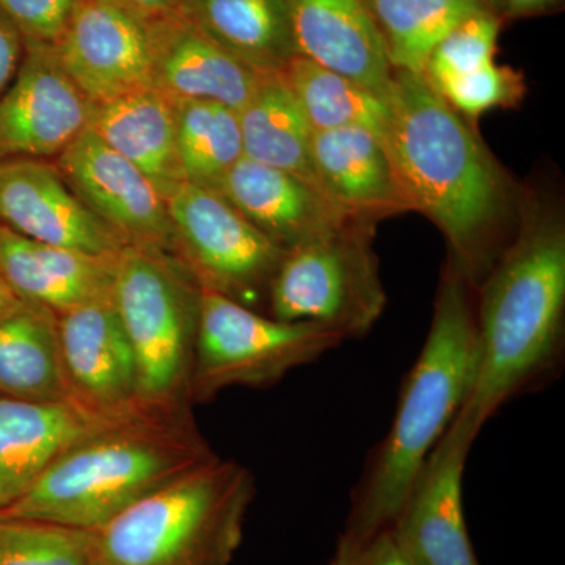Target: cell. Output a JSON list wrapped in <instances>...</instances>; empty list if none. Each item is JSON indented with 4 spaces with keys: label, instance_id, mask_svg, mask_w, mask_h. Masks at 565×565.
<instances>
[{
    "label": "cell",
    "instance_id": "1",
    "mask_svg": "<svg viewBox=\"0 0 565 565\" xmlns=\"http://www.w3.org/2000/svg\"><path fill=\"white\" fill-rule=\"evenodd\" d=\"M386 104L382 139L412 211L440 228L449 262L478 289L511 243L504 174L423 74L394 71Z\"/></svg>",
    "mask_w": 565,
    "mask_h": 565
},
{
    "label": "cell",
    "instance_id": "2",
    "mask_svg": "<svg viewBox=\"0 0 565 565\" xmlns=\"http://www.w3.org/2000/svg\"><path fill=\"white\" fill-rule=\"evenodd\" d=\"M478 370L451 426L470 440L505 404L557 377L565 353V226L531 204L476 289Z\"/></svg>",
    "mask_w": 565,
    "mask_h": 565
},
{
    "label": "cell",
    "instance_id": "3",
    "mask_svg": "<svg viewBox=\"0 0 565 565\" xmlns=\"http://www.w3.org/2000/svg\"><path fill=\"white\" fill-rule=\"evenodd\" d=\"M476 288L446 262L429 333L405 379L396 415L352 492L337 548L392 530L416 476L467 403L478 370Z\"/></svg>",
    "mask_w": 565,
    "mask_h": 565
},
{
    "label": "cell",
    "instance_id": "4",
    "mask_svg": "<svg viewBox=\"0 0 565 565\" xmlns=\"http://www.w3.org/2000/svg\"><path fill=\"white\" fill-rule=\"evenodd\" d=\"M215 456L191 411L147 412L74 445L0 516L98 530Z\"/></svg>",
    "mask_w": 565,
    "mask_h": 565
},
{
    "label": "cell",
    "instance_id": "5",
    "mask_svg": "<svg viewBox=\"0 0 565 565\" xmlns=\"http://www.w3.org/2000/svg\"><path fill=\"white\" fill-rule=\"evenodd\" d=\"M256 484L215 456L92 531L90 565H232Z\"/></svg>",
    "mask_w": 565,
    "mask_h": 565
},
{
    "label": "cell",
    "instance_id": "6",
    "mask_svg": "<svg viewBox=\"0 0 565 565\" xmlns=\"http://www.w3.org/2000/svg\"><path fill=\"white\" fill-rule=\"evenodd\" d=\"M199 282L167 253L125 247L115 269L114 302L137 364L145 411H191L189 385L200 311Z\"/></svg>",
    "mask_w": 565,
    "mask_h": 565
},
{
    "label": "cell",
    "instance_id": "7",
    "mask_svg": "<svg viewBox=\"0 0 565 565\" xmlns=\"http://www.w3.org/2000/svg\"><path fill=\"white\" fill-rule=\"evenodd\" d=\"M374 225L353 223L286 250L267 294V315L321 327L343 341L370 333L386 307Z\"/></svg>",
    "mask_w": 565,
    "mask_h": 565
},
{
    "label": "cell",
    "instance_id": "8",
    "mask_svg": "<svg viewBox=\"0 0 565 565\" xmlns=\"http://www.w3.org/2000/svg\"><path fill=\"white\" fill-rule=\"evenodd\" d=\"M343 343L321 327L278 321L202 288L189 403H207L234 386L266 388Z\"/></svg>",
    "mask_w": 565,
    "mask_h": 565
},
{
    "label": "cell",
    "instance_id": "9",
    "mask_svg": "<svg viewBox=\"0 0 565 565\" xmlns=\"http://www.w3.org/2000/svg\"><path fill=\"white\" fill-rule=\"evenodd\" d=\"M177 258L200 288L245 307L267 303L285 248L241 214L221 193L182 182L169 199Z\"/></svg>",
    "mask_w": 565,
    "mask_h": 565
},
{
    "label": "cell",
    "instance_id": "10",
    "mask_svg": "<svg viewBox=\"0 0 565 565\" xmlns=\"http://www.w3.org/2000/svg\"><path fill=\"white\" fill-rule=\"evenodd\" d=\"M54 162L74 193L125 247L177 258L166 196L147 174L90 129H85Z\"/></svg>",
    "mask_w": 565,
    "mask_h": 565
},
{
    "label": "cell",
    "instance_id": "11",
    "mask_svg": "<svg viewBox=\"0 0 565 565\" xmlns=\"http://www.w3.org/2000/svg\"><path fill=\"white\" fill-rule=\"evenodd\" d=\"M90 103L52 44L24 43L20 66L0 96V161L57 159L88 126Z\"/></svg>",
    "mask_w": 565,
    "mask_h": 565
},
{
    "label": "cell",
    "instance_id": "12",
    "mask_svg": "<svg viewBox=\"0 0 565 565\" xmlns=\"http://www.w3.org/2000/svg\"><path fill=\"white\" fill-rule=\"evenodd\" d=\"M54 47L88 103L152 87L150 22L117 0H79Z\"/></svg>",
    "mask_w": 565,
    "mask_h": 565
},
{
    "label": "cell",
    "instance_id": "13",
    "mask_svg": "<svg viewBox=\"0 0 565 565\" xmlns=\"http://www.w3.org/2000/svg\"><path fill=\"white\" fill-rule=\"evenodd\" d=\"M55 316L63 366L76 403L106 418L150 412L139 401L136 359L114 292Z\"/></svg>",
    "mask_w": 565,
    "mask_h": 565
},
{
    "label": "cell",
    "instance_id": "14",
    "mask_svg": "<svg viewBox=\"0 0 565 565\" xmlns=\"http://www.w3.org/2000/svg\"><path fill=\"white\" fill-rule=\"evenodd\" d=\"M475 441L449 426L392 527L415 565H479L463 512V471Z\"/></svg>",
    "mask_w": 565,
    "mask_h": 565
},
{
    "label": "cell",
    "instance_id": "15",
    "mask_svg": "<svg viewBox=\"0 0 565 565\" xmlns=\"http://www.w3.org/2000/svg\"><path fill=\"white\" fill-rule=\"evenodd\" d=\"M0 225L36 243L114 256L118 237L74 193L54 161H0Z\"/></svg>",
    "mask_w": 565,
    "mask_h": 565
},
{
    "label": "cell",
    "instance_id": "16",
    "mask_svg": "<svg viewBox=\"0 0 565 565\" xmlns=\"http://www.w3.org/2000/svg\"><path fill=\"white\" fill-rule=\"evenodd\" d=\"M151 84L173 104L210 102L239 111L264 74L234 57L184 14L150 22Z\"/></svg>",
    "mask_w": 565,
    "mask_h": 565
},
{
    "label": "cell",
    "instance_id": "17",
    "mask_svg": "<svg viewBox=\"0 0 565 565\" xmlns=\"http://www.w3.org/2000/svg\"><path fill=\"white\" fill-rule=\"evenodd\" d=\"M294 54L370 88L386 102L393 66L364 0H285Z\"/></svg>",
    "mask_w": 565,
    "mask_h": 565
},
{
    "label": "cell",
    "instance_id": "18",
    "mask_svg": "<svg viewBox=\"0 0 565 565\" xmlns=\"http://www.w3.org/2000/svg\"><path fill=\"white\" fill-rule=\"evenodd\" d=\"M218 193L285 250L370 222L341 210L299 178L247 158L230 170Z\"/></svg>",
    "mask_w": 565,
    "mask_h": 565
},
{
    "label": "cell",
    "instance_id": "19",
    "mask_svg": "<svg viewBox=\"0 0 565 565\" xmlns=\"http://www.w3.org/2000/svg\"><path fill=\"white\" fill-rule=\"evenodd\" d=\"M129 418H106L74 404L0 396V509L28 492L74 445Z\"/></svg>",
    "mask_w": 565,
    "mask_h": 565
},
{
    "label": "cell",
    "instance_id": "20",
    "mask_svg": "<svg viewBox=\"0 0 565 565\" xmlns=\"http://www.w3.org/2000/svg\"><path fill=\"white\" fill-rule=\"evenodd\" d=\"M313 166L330 202L363 221L412 211L381 136L364 128L315 131Z\"/></svg>",
    "mask_w": 565,
    "mask_h": 565
},
{
    "label": "cell",
    "instance_id": "21",
    "mask_svg": "<svg viewBox=\"0 0 565 565\" xmlns=\"http://www.w3.org/2000/svg\"><path fill=\"white\" fill-rule=\"evenodd\" d=\"M118 255H92L36 243L0 225L3 280L21 300L47 308L54 315L114 292Z\"/></svg>",
    "mask_w": 565,
    "mask_h": 565
},
{
    "label": "cell",
    "instance_id": "22",
    "mask_svg": "<svg viewBox=\"0 0 565 565\" xmlns=\"http://www.w3.org/2000/svg\"><path fill=\"white\" fill-rule=\"evenodd\" d=\"M87 129L147 174L166 199L185 182L178 158L174 106L156 88L90 103Z\"/></svg>",
    "mask_w": 565,
    "mask_h": 565
},
{
    "label": "cell",
    "instance_id": "23",
    "mask_svg": "<svg viewBox=\"0 0 565 565\" xmlns=\"http://www.w3.org/2000/svg\"><path fill=\"white\" fill-rule=\"evenodd\" d=\"M0 396L79 405L63 366L57 316L47 308L22 300L0 319Z\"/></svg>",
    "mask_w": 565,
    "mask_h": 565
},
{
    "label": "cell",
    "instance_id": "24",
    "mask_svg": "<svg viewBox=\"0 0 565 565\" xmlns=\"http://www.w3.org/2000/svg\"><path fill=\"white\" fill-rule=\"evenodd\" d=\"M237 115L244 158L292 174L322 192L311 154L313 128L277 73L264 74Z\"/></svg>",
    "mask_w": 565,
    "mask_h": 565
},
{
    "label": "cell",
    "instance_id": "25",
    "mask_svg": "<svg viewBox=\"0 0 565 565\" xmlns=\"http://www.w3.org/2000/svg\"><path fill=\"white\" fill-rule=\"evenodd\" d=\"M181 13L259 73H278L296 55L285 0H184Z\"/></svg>",
    "mask_w": 565,
    "mask_h": 565
},
{
    "label": "cell",
    "instance_id": "26",
    "mask_svg": "<svg viewBox=\"0 0 565 565\" xmlns=\"http://www.w3.org/2000/svg\"><path fill=\"white\" fill-rule=\"evenodd\" d=\"M277 74L313 131L356 126L384 137L388 104L377 93L299 55L289 58Z\"/></svg>",
    "mask_w": 565,
    "mask_h": 565
},
{
    "label": "cell",
    "instance_id": "27",
    "mask_svg": "<svg viewBox=\"0 0 565 565\" xmlns=\"http://www.w3.org/2000/svg\"><path fill=\"white\" fill-rule=\"evenodd\" d=\"M394 71L423 74L438 43L457 24L490 9L487 0H364ZM492 10V9H490Z\"/></svg>",
    "mask_w": 565,
    "mask_h": 565
},
{
    "label": "cell",
    "instance_id": "28",
    "mask_svg": "<svg viewBox=\"0 0 565 565\" xmlns=\"http://www.w3.org/2000/svg\"><path fill=\"white\" fill-rule=\"evenodd\" d=\"M173 106L184 181L218 192L226 174L244 158L239 115L218 103L185 102Z\"/></svg>",
    "mask_w": 565,
    "mask_h": 565
},
{
    "label": "cell",
    "instance_id": "29",
    "mask_svg": "<svg viewBox=\"0 0 565 565\" xmlns=\"http://www.w3.org/2000/svg\"><path fill=\"white\" fill-rule=\"evenodd\" d=\"M92 531L0 516V565H90Z\"/></svg>",
    "mask_w": 565,
    "mask_h": 565
},
{
    "label": "cell",
    "instance_id": "30",
    "mask_svg": "<svg viewBox=\"0 0 565 565\" xmlns=\"http://www.w3.org/2000/svg\"><path fill=\"white\" fill-rule=\"evenodd\" d=\"M501 21L497 11L486 9L457 24L435 46L424 66V79L438 88L445 82L493 62Z\"/></svg>",
    "mask_w": 565,
    "mask_h": 565
},
{
    "label": "cell",
    "instance_id": "31",
    "mask_svg": "<svg viewBox=\"0 0 565 565\" xmlns=\"http://www.w3.org/2000/svg\"><path fill=\"white\" fill-rule=\"evenodd\" d=\"M452 109L478 117L493 107L512 106L523 95L520 74L490 62L434 88Z\"/></svg>",
    "mask_w": 565,
    "mask_h": 565
},
{
    "label": "cell",
    "instance_id": "32",
    "mask_svg": "<svg viewBox=\"0 0 565 565\" xmlns=\"http://www.w3.org/2000/svg\"><path fill=\"white\" fill-rule=\"evenodd\" d=\"M79 0H0L24 43L52 44L61 39Z\"/></svg>",
    "mask_w": 565,
    "mask_h": 565
},
{
    "label": "cell",
    "instance_id": "33",
    "mask_svg": "<svg viewBox=\"0 0 565 565\" xmlns=\"http://www.w3.org/2000/svg\"><path fill=\"white\" fill-rule=\"evenodd\" d=\"M329 565H415L397 544L393 531L375 535L349 550H334Z\"/></svg>",
    "mask_w": 565,
    "mask_h": 565
},
{
    "label": "cell",
    "instance_id": "34",
    "mask_svg": "<svg viewBox=\"0 0 565 565\" xmlns=\"http://www.w3.org/2000/svg\"><path fill=\"white\" fill-rule=\"evenodd\" d=\"M24 54V40L13 22L0 10V96L13 81Z\"/></svg>",
    "mask_w": 565,
    "mask_h": 565
},
{
    "label": "cell",
    "instance_id": "35",
    "mask_svg": "<svg viewBox=\"0 0 565 565\" xmlns=\"http://www.w3.org/2000/svg\"><path fill=\"white\" fill-rule=\"evenodd\" d=\"M140 20L154 22L181 13L184 0H117Z\"/></svg>",
    "mask_w": 565,
    "mask_h": 565
},
{
    "label": "cell",
    "instance_id": "36",
    "mask_svg": "<svg viewBox=\"0 0 565 565\" xmlns=\"http://www.w3.org/2000/svg\"><path fill=\"white\" fill-rule=\"evenodd\" d=\"M557 0H490L493 11L501 10L511 17H525L550 9Z\"/></svg>",
    "mask_w": 565,
    "mask_h": 565
},
{
    "label": "cell",
    "instance_id": "37",
    "mask_svg": "<svg viewBox=\"0 0 565 565\" xmlns=\"http://www.w3.org/2000/svg\"><path fill=\"white\" fill-rule=\"evenodd\" d=\"M21 302L20 297L13 292V289L7 285V281L3 280L2 275H0V319L6 318L11 311L17 310Z\"/></svg>",
    "mask_w": 565,
    "mask_h": 565
},
{
    "label": "cell",
    "instance_id": "38",
    "mask_svg": "<svg viewBox=\"0 0 565 565\" xmlns=\"http://www.w3.org/2000/svg\"><path fill=\"white\" fill-rule=\"evenodd\" d=\"M487 3H489V6H490V0H487ZM490 9H492V6H490ZM492 10H493V9H492Z\"/></svg>",
    "mask_w": 565,
    "mask_h": 565
}]
</instances>
